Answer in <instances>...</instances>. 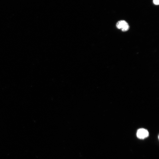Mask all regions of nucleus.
Masks as SVG:
<instances>
[{"label": "nucleus", "instance_id": "obj_3", "mask_svg": "<svg viewBox=\"0 0 159 159\" xmlns=\"http://www.w3.org/2000/svg\"><path fill=\"white\" fill-rule=\"evenodd\" d=\"M153 3L156 5H158L159 4V0H153Z\"/></svg>", "mask_w": 159, "mask_h": 159}, {"label": "nucleus", "instance_id": "obj_2", "mask_svg": "<svg viewBox=\"0 0 159 159\" xmlns=\"http://www.w3.org/2000/svg\"><path fill=\"white\" fill-rule=\"evenodd\" d=\"M149 135L148 130L144 128L139 129L137 133V136L138 138L144 139L147 137Z\"/></svg>", "mask_w": 159, "mask_h": 159}, {"label": "nucleus", "instance_id": "obj_1", "mask_svg": "<svg viewBox=\"0 0 159 159\" xmlns=\"http://www.w3.org/2000/svg\"><path fill=\"white\" fill-rule=\"evenodd\" d=\"M118 29H121L123 32L127 31L129 29L128 24L125 21H120L118 22L116 25Z\"/></svg>", "mask_w": 159, "mask_h": 159}]
</instances>
